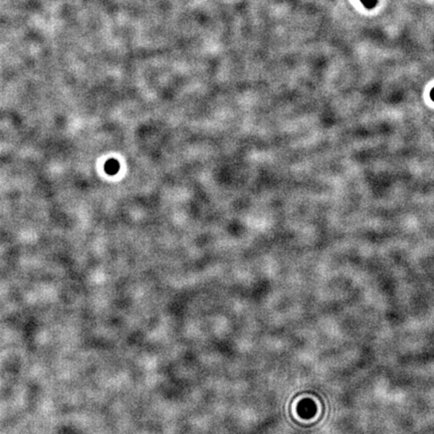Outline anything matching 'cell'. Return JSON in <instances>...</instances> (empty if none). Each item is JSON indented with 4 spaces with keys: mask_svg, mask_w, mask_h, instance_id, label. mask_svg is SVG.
Returning a JSON list of instances; mask_svg holds the SVG:
<instances>
[{
    "mask_svg": "<svg viewBox=\"0 0 434 434\" xmlns=\"http://www.w3.org/2000/svg\"><path fill=\"white\" fill-rule=\"evenodd\" d=\"M105 170L107 171V173L114 175L119 171V163L116 160H109L105 166Z\"/></svg>",
    "mask_w": 434,
    "mask_h": 434,
    "instance_id": "7a4b0ae2",
    "label": "cell"
},
{
    "mask_svg": "<svg viewBox=\"0 0 434 434\" xmlns=\"http://www.w3.org/2000/svg\"><path fill=\"white\" fill-rule=\"evenodd\" d=\"M298 412L304 418L310 417L316 413V406L310 400L303 401L298 407Z\"/></svg>",
    "mask_w": 434,
    "mask_h": 434,
    "instance_id": "6da1fadb",
    "label": "cell"
},
{
    "mask_svg": "<svg viewBox=\"0 0 434 434\" xmlns=\"http://www.w3.org/2000/svg\"><path fill=\"white\" fill-rule=\"evenodd\" d=\"M430 98H431L432 101H434V88L431 90V92H430Z\"/></svg>",
    "mask_w": 434,
    "mask_h": 434,
    "instance_id": "277c9868",
    "label": "cell"
},
{
    "mask_svg": "<svg viewBox=\"0 0 434 434\" xmlns=\"http://www.w3.org/2000/svg\"><path fill=\"white\" fill-rule=\"evenodd\" d=\"M360 1L367 9H373L378 4V0H360Z\"/></svg>",
    "mask_w": 434,
    "mask_h": 434,
    "instance_id": "3957f363",
    "label": "cell"
}]
</instances>
